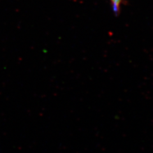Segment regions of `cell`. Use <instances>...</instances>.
I'll return each mask as SVG.
<instances>
[{"mask_svg": "<svg viewBox=\"0 0 153 153\" xmlns=\"http://www.w3.org/2000/svg\"><path fill=\"white\" fill-rule=\"evenodd\" d=\"M111 1L112 4L114 11L117 13V12L119 10V7H120L121 0H111Z\"/></svg>", "mask_w": 153, "mask_h": 153, "instance_id": "6da1fadb", "label": "cell"}, {"mask_svg": "<svg viewBox=\"0 0 153 153\" xmlns=\"http://www.w3.org/2000/svg\"><path fill=\"white\" fill-rule=\"evenodd\" d=\"M0 153H1V149H0Z\"/></svg>", "mask_w": 153, "mask_h": 153, "instance_id": "7a4b0ae2", "label": "cell"}]
</instances>
